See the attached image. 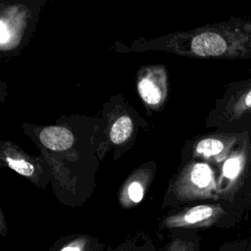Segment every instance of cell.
Here are the masks:
<instances>
[{"label":"cell","mask_w":251,"mask_h":251,"mask_svg":"<svg viewBox=\"0 0 251 251\" xmlns=\"http://www.w3.org/2000/svg\"><path fill=\"white\" fill-rule=\"evenodd\" d=\"M138 251H143V246H142V247L140 246V248H139V250H138ZM157 251H158V250H157ZM164 251H165V250H164Z\"/></svg>","instance_id":"obj_15"},{"label":"cell","mask_w":251,"mask_h":251,"mask_svg":"<svg viewBox=\"0 0 251 251\" xmlns=\"http://www.w3.org/2000/svg\"><path fill=\"white\" fill-rule=\"evenodd\" d=\"M132 131V122L131 120L126 117H121L118 119L115 124L113 125L111 131H110V138L111 141L115 144H121L125 142Z\"/></svg>","instance_id":"obj_6"},{"label":"cell","mask_w":251,"mask_h":251,"mask_svg":"<svg viewBox=\"0 0 251 251\" xmlns=\"http://www.w3.org/2000/svg\"><path fill=\"white\" fill-rule=\"evenodd\" d=\"M190 178L193 184L196 185L197 187L202 189L207 188L210 186L212 182V171L210 167L204 163L196 164L191 171Z\"/></svg>","instance_id":"obj_7"},{"label":"cell","mask_w":251,"mask_h":251,"mask_svg":"<svg viewBox=\"0 0 251 251\" xmlns=\"http://www.w3.org/2000/svg\"><path fill=\"white\" fill-rule=\"evenodd\" d=\"M248 239H249V245H248L247 251H251V226H250V229H249V236H248Z\"/></svg>","instance_id":"obj_14"},{"label":"cell","mask_w":251,"mask_h":251,"mask_svg":"<svg viewBox=\"0 0 251 251\" xmlns=\"http://www.w3.org/2000/svg\"><path fill=\"white\" fill-rule=\"evenodd\" d=\"M224 117L229 122L251 124V75L231 86L225 102Z\"/></svg>","instance_id":"obj_2"},{"label":"cell","mask_w":251,"mask_h":251,"mask_svg":"<svg viewBox=\"0 0 251 251\" xmlns=\"http://www.w3.org/2000/svg\"><path fill=\"white\" fill-rule=\"evenodd\" d=\"M54 249L56 251H106L107 247L93 237L78 234L71 236Z\"/></svg>","instance_id":"obj_4"},{"label":"cell","mask_w":251,"mask_h":251,"mask_svg":"<svg viewBox=\"0 0 251 251\" xmlns=\"http://www.w3.org/2000/svg\"><path fill=\"white\" fill-rule=\"evenodd\" d=\"M248 245H249L248 237L239 238V239L226 241L216 251H247Z\"/></svg>","instance_id":"obj_9"},{"label":"cell","mask_w":251,"mask_h":251,"mask_svg":"<svg viewBox=\"0 0 251 251\" xmlns=\"http://www.w3.org/2000/svg\"><path fill=\"white\" fill-rule=\"evenodd\" d=\"M139 248L140 246H138L137 243H135L132 240H128V241H125L124 243H121L115 248L107 247L106 251H138Z\"/></svg>","instance_id":"obj_12"},{"label":"cell","mask_w":251,"mask_h":251,"mask_svg":"<svg viewBox=\"0 0 251 251\" xmlns=\"http://www.w3.org/2000/svg\"><path fill=\"white\" fill-rule=\"evenodd\" d=\"M138 88H139L140 95L145 102L149 104H157L160 101L161 99L160 91L151 80L147 78L142 79L139 82Z\"/></svg>","instance_id":"obj_8"},{"label":"cell","mask_w":251,"mask_h":251,"mask_svg":"<svg viewBox=\"0 0 251 251\" xmlns=\"http://www.w3.org/2000/svg\"><path fill=\"white\" fill-rule=\"evenodd\" d=\"M8 165L10 168L15 170L17 173L23 175V176H31L34 172L33 166L24 160H13L11 158L7 159Z\"/></svg>","instance_id":"obj_10"},{"label":"cell","mask_w":251,"mask_h":251,"mask_svg":"<svg viewBox=\"0 0 251 251\" xmlns=\"http://www.w3.org/2000/svg\"><path fill=\"white\" fill-rule=\"evenodd\" d=\"M128 196L131 201L137 203L141 201L143 197V188L140 183L138 182H132L128 187Z\"/></svg>","instance_id":"obj_11"},{"label":"cell","mask_w":251,"mask_h":251,"mask_svg":"<svg viewBox=\"0 0 251 251\" xmlns=\"http://www.w3.org/2000/svg\"><path fill=\"white\" fill-rule=\"evenodd\" d=\"M40 141L48 149L63 151L74 143L73 133L63 126H48L40 132Z\"/></svg>","instance_id":"obj_3"},{"label":"cell","mask_w":251,"mask_h":251,"mask_svg":"<svg viewBox=\"0 0 251 251\" xmlns=\"http://www.w3.org/2000/svg\"><path fill=\"white\" fill-rule=\"evenodd\" d=\"M245 215L244 211L229 204H202L186 210L181 216L170 218L167 225L170 227H231L239 224Z\"/></svg>","instance_id":"obj_1"},{"label":"cell","mask_w":251,"mask_h":251,"mask_svg":"<svg viewBox=\"0 0 251 251\" xmlns=\"http://www.w3.org/2000/svg\"><path fill=\"white\" fill-rule=\"evenodd\" d=\"M9 39V32L6 25L3 21L0 22V43L3 45L5 44Z\"/></svg>","instance_id":"obj_13"},{"label":"cell","mask_w":251,"mask_h":251,"mask_svg":"<svg viewBox=\"0 0 251 251\" xmlns=\"http://www.w3.org/2000/svg\"><path fill=\"white\" fill-rule=\"evenodd\" d=\"M165 251H199L200 238L197 234H187L184 237H175L166 245Z\"/></svg>","instance_id":"obj_5"}]
</instances>
